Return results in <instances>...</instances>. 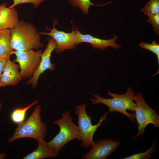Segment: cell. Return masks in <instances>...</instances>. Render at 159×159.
<instances>
[{
  "mask_svg": "<svg viewBox=\"0 0 159 159\" xmlns=\"http://www.w3.org/2000/svg\"><path fill=\"white\" fill-rule=\"evenodd\" d=\"M11 30V46L16 51L36 49L43 46L40 42L39 33H38L36 28L30 23L19 21Z\"/></svg>",
  "mask_w": 159,
  "mask_h": 159,
  "instance_id": "1",
  "label": "cell"
},
{
  "mask_svg": "<svg viewBox=\"0 0 159 159\" xmlns=\"http://www.w3.org/2000/svg\"><path fill=\"white\" fill-rule=\"evenodd\" d=\"M107 94L112 98H105L100 96L98 94H91L95 98H91L89 100L93 104L100 103L107 106L108 107L109 112H119L127 117L131 122H135V114L127 111V110H129L133 113L135 112L136 104L134 101L135 94L133 90L129 87H127L126 92L123 94H115L110 91Z\"/></svg>",
  "mask_w": 159,
  "mask_h": 159,
  "instance_id": "2",
  "label": "cell"
},
{
  "mask_svg": "<svg viewBox=\"0 0 159 159\" xmlns=\"http://www.w3.org/2000/svg\"><path fill=\"white\" fill-rule=\"evenodd\" d=\"M41 111L40 105L36 106L28 119L18 125L14 135L9 138L8 142L11 143L17 139L25 138H32L37 141L44 139L47 132V127L42 121Z\"/></svg>",
  "mask_w": 159,
  "mask_h": 159,
  "instance_id": "3",
  "label": "cell"
},
{
  "mask_svg": "<svg viewBox=\"0 0 159 159\" xmlns=\"http://www.w3.org/2000/svg\"><path fill=\"white\" fill-rule=\"evenodd\" d=\"M58 125L59 131L51 140L47 142L48 146L56 153L61 150L70 141L77 139L81 140V137L78 126L73 122L68 110L62 113V118L53 122Z\"/></svg>",
  "mask_w": 159,
  "mask_h": 159,
  "instance_id": "4",
  "label": "cell"
},
{
  "mask_svg": "<svg viewBox=\"0 0 159 159\" xmlns=\"http://www.w3.org/2000/svg\"><path fill=\"white\" fill-rule=\"evenodd\" d=\"M86 107L85 104L76 106L74 113L77 116V126L81 137V146L87 149L94 144L93 136L94 133L102 122L107 120L108 112L105 113L98 122L93 125L92 124L91 117L87 113Z\"/></svg>",
  "mask_w": 159,
  "mask_h": 159,
  "instance_id": "5",
  "label": "cell"
},
{
  "mask_svg": "<svg viewBox=\"0 0 159 159\" xmlns=\"http://www.w3.org/2000/svg\"><path fill=\"white\" fill-rule=\"evenodd\" d=\"M134 101L136 104L134 114L138 125V132L133 137L135 139L143 135L145 128L148 124H152L155 127H159V115L147 104L139 92L135 95Z\"/></svg>",
  "mask_w": 159,
  "mask_h": 159,
  "instance_id": "6",
  "label": "cell"
},
{
  "mask_svg": "<svg viewBox=\"0 0 159 159\" xmlns=\"http://www.w3.org/2000/svg\"><path fill=\"white\" fill-rule=\"evenodd\" d=\"M42 51H34L33 49L26 51H14L16 58L15 62L19 64L20 72L22 77L27 78L33 75L39 65Z\"/></svg>",
  "mask_w": 159,
  "mask_h": 159,
  "instance_id": "7",
  "label": "cell"
},
{
  "mask_svg": "<svg viewBox=\"0 0 159 159\" xmlns=\"http://www.w3.org/2000/svg\"><path fill=\"white\" fill-rule=\"evenodd\" d=\"M120 143L110 138L100 140L92 146L91 149L82 156L83 159H105L115 151Z\"/></svg>",
  "mask_w": 159,
  "mask_h": 159,
  "instance_id": "8",
  "label": "cell"
},
{
  "mask_svg": "<svg viewBox=\"0 0 159 159\" xmlns=\"http://www.w3.org/2000/svg\"><path fill=\"white\" fill-rule=\"evenodd\" d=\"M55 26L54 24L52 29L48 28L50 30L49 32H40L39 34L48 35L52 37L56 43L54 50L58 53L74 48L76 46L74 42L75 30L73 29L71 32L67 33L58 30L55 28Z\"/></svg>",
  "mask_w": 159,
  "mask_h": 159,
  "instance_id": "9",
  "label": "cell"
},
{
  "mask_svg": "<svg viewBox=\"0 0 159 159\" xmlns=\"http://www.w3.org/2000/svg\"><path fill=\"white\" fill-rule=\"evenodd\" d=\"M56 47V43L54 40L52 38L49 39L46 49L42 54L41 60L38 68L34 72L32 78L28 82V83L31 84L33 87L36 86L39 77L44 71L47 69L54 70L55 67L51 62L50 57Z\"/></svg>",
  "mask_w": 159,
  "mask_h": 159,
  "instance_id": "10",
  "label": "cell"
},
{
  "mask_svg": "<svg viewBox=\"0 0 159 159\" xmlns=\"http://www.w3.org/2000/svg\"><path fill=\"white\" fill-rule=\"evenodd\" d=\"M75 44L76 45L82 42L90 44L95 49L101 50L110 47L118 49L121 46L116 42L117 37L114 35L111 39H103L94 37L89 34H83L81 33L76 28H75Z\"/></svg>",
  "mask_w": 159,
  "mask_h": 159,
  "instance_id": "11",
  "label": "cell"
},
{
  "mask_svg": "<svg viewBox=\"0 0 159 159\" xmlns=\"http://www.w3.org/2000/svg\"><path fill=\"white\" fill-rule=\"evenodd\" d=\"M19 68L18 65L10 59H7L0 79V87L15 85L21 80Z\"/></svg>",
  "mask_w": 159,
  "mask_h": 159,
  "instance_id": "12",
  "label": "cell"
},
{
  "mask_svg": "<svg viewBox=\"0 0 159 159\" xmlns=\"http://www.w3.org/2000/svg\"><path fill=\"white\" fill-rule=\"evenodd\" d=\"M7 4L0 5V30L13 28L19 21L18 13L14 8H9Z\"/></svg>",
  "mask_w": 159,
  "mask_h": 159,
  "instance_id": "13",
  "label": "cell"
},
{
  "mask_svg": "<svg viewBox=\"0 0 159 159\" xmlns=\"http://www.w3.org/2000/svg\"><path fill=\"white\" fill-rule=\"evenodd\" d=\"M37 142L38 145L37 148L23 158V159H44L49 158L58 157L59 153L54 152L49 147L47 142L44 139L39 140Z\"/></svg>",
  "mask_w": 159,
  "mask_h": 159,
  "instance_id": "14",
  "label": "cell"
},
{
  "mask_svg": "<svg viewBox=\"0 0 159 159\" xmlns=\"http://www.w3.org/2000/svg\"><path fill=\"white\" fill-rule=\"evenodd\" d=\"M11 30L6 29L0 30V58L10 59L14 51L11 44Z\"/></svg>",
  "mask_w": 159,
  "mask_h": 159,
  "instance_id": "15",
  "label": "cell"
},
{
  "mask_svg": "<svg viewBox=\"0 0 159 159\" xmlns=\"http://www.w3.org/2000/svg\"><path fill=\"white\" fill-rule=\"evenodd\" d=\"M36 100L24 107H19L14 110L10 114V118L14 123L19 125L23 122L26 117L27 111L37 102Z\"/></svg>",
  "mask_w": 159,
  "mask_h": 159,
  "instance_id": "16",
  "label": "cell"
},
{
  "mask_svg": "<svg viewBox=\"0 0 159 159\" xmlns=\"http://www.w3.org/2000/svg\"><path fill=\"white\" fill-rule=\"evenodd\" d=\"M141 11L150 17L159 13V0H150L143 6Z\"/></svg>",
  "mask_w": 159,
  "mask_h": 159,
  "instance_id": "17",
  "label": "cell"
},
{
  "mask_svg": "<svg viewBox=\"0 0 159 159\" xmlns=\"http://www.w3.org/2000/svg\"><path fill=\"white\" fill-rule=\"evenodd\" d=\"M156 144L153 142L151 147L147 151L144 152L135 153L123 159H148L150 158L155 151Z\"/></svg>",
  "mask_w": 159,
  "mask_h": 159,
  "instance_id": "18",
  "label": "cell"
},
{
  "mask_svg": "<svg viewBox=\"0 0 159 159\" xmlns=\"http://www.w3.org/2000/svg\"><path fill=\"white\" fill-rule=\"evenodd\" d=\"M74 7H77L80 9L85 14H88V9L92 5H94L90 0H68Z\"/></svg>",
  "mask_w": 159,
  "mask_h": 159,
  "instance_id": "19",
  "label": "cell"
},
{
  "mask_svg": "<svg viewBox=\"0 0 159 159\" xmlns=\"http://www.w3.org/2000/svg\"><path fill=\"white\" fill-rule=\"evenodd\" d=\"M139 45L142 48L148 50L156 54L159 62V45L155 41H153L151 43L141 42L139 44Z\"/></svg>",
  "mask_w": 159,
  "mask_h": 159,
  "instance_id": "20",
  "label": "cell"
},
{
  "mask_svg": "<svg viewBox=\"0 0 159 159\" xmlns=\"http://www.w3.org/2000/svg\"><path fill=\"white\" fill-rule=\"evenodd\" d=\"M45 0H13L14 3L12 4L9 7V8H12L17 5L24 3L32 4L34 7H37L40 4L43 3Z\"/></svg>",
  "mask_w": 159,
  "mask_h": 159,
  "instance_id": "21",
  "label": "cell"
},
{
  "mask_svg": "<svg viewBox=\"0 0 159 159\" xmlns=\"http://www.w3.org/2000/svg\"><path fill=\"white\" fill-rule=\"evenodd\" d=\"M149 22L153 26L156 35L159 34V13L156 14L149 17L146 20Z\"/></svg>",
  "mask_w": 159,
  "mask_h": 159,
  "instance_id": "22",
  "label": "cell"
},
{
  "mask_svg": "<svg viewBox=\"0 0 159 159\" xmlns=\"http://www.w3.org/2000/svg\"><path fill=\"white\" fill-rule=\"evenodd\" d=\"M7 59L0 58V80Z\"/></svg>",
  "mask_w": 159,
  "mask_h": 159,
  "instance_id": "23",
  "label": "cell"
},
{
  "mask_svg": "<svg viewBox=\"0 0 159 159\" xmlns=\"http://www.w3.org/2000/svg\"><path fill=\"white\" fill-rule=\"evenodd\" d=\"M6 156V154L4 153H0V159H4Z\"/></svg>",
  "mask_w": 159,
  "mask_h": 159,
  "instance_id": "24",
  "label": "cell"
},
{
  "mask_svg": "<svg viewBox=\"0 0 159 159\" xmlns=\"http://www.w3.org/2000/svg\"><path fill=\"white\" fill-rule=\"evenodd\" d=\"M2 107V104L0 102V109Z\"/></svg>",
  "mask_w": 159,
  "mask_h": 159,
  "instance_id": "25",
  "label": "cell"
}]
</instances>
